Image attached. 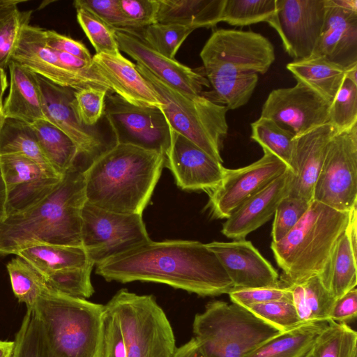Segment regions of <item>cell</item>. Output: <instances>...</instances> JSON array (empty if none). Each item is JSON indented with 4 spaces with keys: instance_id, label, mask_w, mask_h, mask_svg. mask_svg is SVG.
<instances>
[{
    "instance_id": "obj_1",
    "label": "cell",
    "mask_w": 357,
    "mask_h": 357,
    "mask_svg": "<svg viewBox=\"0 0 357 357\" xmlns=\"http://www.w3.org/2000/svg\"><path fill=\"white\" fill-rule=\"evenodd\" d=\"M96 273L109 282L162 283L201 296L234 289L215 254L197 241L149 240L96 265Z\"/></svg>"
},
{
    "instance_id": "obj_2",
    "label": "cell",
    "mask_w": 357,
    "mask_h": 357,
    "mask_svg": "<svg viewBox=\"0 0 357 357\" xmlns=\"http://www.w3.org/2000/svg\"><path fill=\"white\" fill-rule=\"evenodd\" d=\"M84 171L77 164L43 201L0 222L1 255L42 244L82 245V214L86 202Z\"/></svg>"
},
{
    "instance_id": "obj_3",
    "label": "cell",
    "mask_w": 357,
    "mask_h": 357,
    "mask_svg": "<svg viewBox=\"0 0 357 357\" xmlns=\"http://www.w3.org/2000/svg\"><path fill=\"white\" fill-rule=\"evenodd\" d=\"M165 167V156L115 144L84 171L86 202L125 214L142 215Z\"/></svg>"
},
{
    "instance_id": "obj_4",
    "label": "cell",
    "mask_w": 357,
    "mask_h": 357,
    "mask_svg": "<svg viewBox=\"0 0 357 357\" xmlns=\"http://www.w3.org/2000/svg\"><path fill=\"white\" fill-rule=\"evenodd\" d=\"M349 212L313 200L296 225L282 239L271 242L273 256L282 271V284H300L324 271L347 228Z\"/></svg>"
},
{
    "instance_id": "obj_5",
    "label": "cell",
    "mask_w": 357,
    "mask_h": 357,
    "mask_svg": "<svg viewBox=\"0 0 357 357\" xmlns=\"http://www.w3.org/2000/svg\"><path fill=\"white\" fill-rule=\"evenodd\" d=\"M33 310L57 357H100L105 305L50 287Z\"/></svg>"
},
{
    "instance_id": "obj_6",
    "label": "cell",
    "mask_w": 357,
    "mask_h": 357,
    "mask_svg": "<svg viewBox=\"0 0 357 357\" xmlns=\"http://www.w3.org/2000/svg\"><path fill=\"white\" fill-rule=\"evenodd\" d=\"M194 338L204 357H246L282 333L235 303L209 302L193 321Z\"/></svg>"
},
{
    "instance_id": "obj_7",
    "label": "cell",
    "mask_w": 357,
    "mask_h": 357,
    "mask_svg": "<svg viewBox=\"0 0 357 357\" xmlns=\"http://www.w3.org/2000/svg\"><path fill=\"white\" fill-rule=\"evenodd\" d=\"M136 68L157 92L171 128L222 163L221 150L229 130L228 109L201 94H189L172 86L139 64Z\"/></svg>"
},
{
    "instance_id": "obj_8",
    "label": "cell",
    "mask_w": 357,
    "mask_h": 357,
    "mask_svg": "<svg viewBox=\"0 0 357 357\" xmlns=\"http://www.w3.org/2000/svg\"><path fill=\"white\" fill-rule=\"evenodd\" d=\"M105 305L119 318L126 357H172L176 348L174 332L153 296L122 289Z\"/></svg>"
},
{
    "instance_id": "obj_9",
    "label": "cell",
    "mask_w": 357,
    "mask_h": 357,
    "mask_svg": "<svg viewBox=\"0 0 357 357\" xmlns=\"http://www.w3.org/2000/svg\"><path fill=\"white\" fill-rule=\"evenodd\" d=\"M206 79L264 74L275 61L271 42L252 31L217 29L199 54Z\"/></svg>"
},
{
    "instance_id": "obj_10",
    "label": "cell",
    "mask_w": 357,
    "mask_h": 357,
    "mask_svg": "<svg viewBox=\"0 0 357 357\" xmlns=\"http://www.w3.org/2000/svg\"><path fill=\"white\" fill-rule=\"evenodd\" d=\"M82 245L94 266L149 240L142 215L107 211L86 202Z\"/></svg>"
},
{
    "instance_id": "obj_11",
    "label": "cell",
    "mask_w": 357,
    "mask_h": 357,
    "mask_svg": "<svg viewBox=\"0 0 357 357\" xmlns=\"http://www.w3.org/2000/svg\"><path fill=\"white\" fill-rule=\"evenodd\" d=\"M313 200L345 212L357 204V123L329 142Z\"/></svg>"
},
{
    "instance_id": "obj_12",
    "label": "cell",
    "mask_w": 357,
    "mask_h": 357,
    "mask_svg": "<svg viewBox=\"0 0 357 357\" xmlns=\"http://www.w3.org/2000/svg\"><path fill=\"white\" fill-rule=\"evenodd\" d=\"M104 115L115 144H130L165 156L171 142V127L161 109L132 105L115 93L107 94Z\"/></svg>"
},
{
    "instance_id": "obj_13",
    "label": "cell",
    "mask_w": 357,
    "mask_h": 357,
    "mask_svg": "<svg viewBox=\"0 0 357 357\" xmlns=\"http://www.w3.org/2000/svg\"><path fill=\"white\" fill-rule=\"evenodd\" d=\"M289 169L284 162L267 151H264V155L249 165L226 168L220 185L208 192L207 208L211 215L214 218L227 219L248 199Z\"/></svg>"
},
{
    "instance_id": "obj_14",
    "label": "cell",
    "mask_w": 357,
    "mask_h": 357,
    "mask_svg": "<svg viewBox=\"0 0 357 357\" xmlns=\"http://www.w3.org/2000/svg\"><path fill=\"white\" fill-rule=\"evenodd\" d=\"M326 0H276V12L268 22L294 60L311 56L321 36Z\"/></svg>"
},
{
    "instance_id": "obj_15",
    "label": "cell",
    "mask_w": 357,
    "mask_h": 357,
    "mask_svg": "<svg viewBox=\"0 0 357 357\" xmlns=\"http://www.w3.org/2000/svg\"><path fill=\"white\" fill-rule=\"evenodd\" d=\"M331 104L303 83L273 89L260 116L270 119L295 137L328 122Z\"/></svg>"
},
{
    "instance_id": "obj_16",
    "label": "cell",
    "mask_w": 357,
    "mask_h": 357,
    "mask_svg": "<svg viewBox=\"0 0 357 357\" xmlns=\"http://www.w3.org/2000/svg\"><path fill=\"white\" fill-rule=\"evenodd\" d=\"M44 31L38 26L25 25L11 61L63 87L77 91L95 86L107 89L112 93L109 84L98 73L79 74L66 68L57 52L47 46Z\"/></svg>"
},
{
    "instance_id": "obj_17",
    "label": "cell",
    "mask_w": 357,
    "mask_h": 357,
    "mask_svg": "<svg viewBox=\"0 0 357 357\" xmlns=\"http://www.w3.org/2000/svg\"><path fill=\"white\" fill-rule=\"evenodd\" d=\"M165 167L172 172L181 189L204 190L207 193L220 185L226 169L222 163L172 128Z\"/></svg>"
},
{
    "instance_id": "obj_18",
    "label": "cell",
    "mask_w": 357,
    "mask_h": 357,
    "mask_svg": "<svg viewBox=\"0 0 357 357\" xmlns=\"http://www.w3.org/2000/svg\"><path fill=\"white\" fill-rule=\"evenodd\" d=\"M45 120L66 134L77 145L80 156L91 162L112 146L100 133L82 126L71 106L75 90L59 86L38 75ZM88 165V166H89Z\"/></svg>"
},
{
    "instance_id": "obj_19",
    "label": "cell",
    "mask_w": 357,
    "mask_h": 357,
    "mask_svg": "<svg viewBox=\"0 0 357 357\" xmlns=\"http://www.w3.org/2000/svg\"><path fill=\"white\" fill-rule=\"evenodd\" d=\"M312 54L347 70L357 66L356 0H326L324 24Z\"/></svg>"
},
{
    "instance_id": "obj_20",
    "label": "cell",
    "mask_w": 357,
    "mask_h": 357,
    "mask_svg": "<svg viewBox=\"0 0 357 357\" xmlns=\"http://www.w3.org/2000/svg\"><path fill=\"white\" fill-rule=\"evenodd\" d=\"M206 245L225 268L233 289L280 284L278 272L250 241L244 238L230 242L213 241Z\"/></svg>"
},
{
    "instance_id": "obj_21",
    "label": "cell",
    "mask_w": 357,
    "mask_h": 357,
    "mask_svg": "<svg viewBox=\"0 0 357 357\" xmlns=\"http://www.w3.org/2000/svg\"><path fill=\"white\" fill-rule=\"evenodd\" d=\"M115 34L120 51L172 86L192 95H200L204 87H210L206 77L197 69L159 54L135 35L117 30Z\"/></svg>"
},
{
    "instance_id": "obj_22",
    "label": "cell",
    "mask_w": 357,
    "mask_h": 357,
    "mask_svg": "<svg viewBox=\"0 0 357 357\" xmlns=\"http://www.w3.org/2000/svg\"><path fill=\"white\" fill-rule=\"evenodd\" d=\"M337 130L325 123L295 137L290 165L293 178L287 196L313 201V192L326 149Z\"/></svg>"
},
{
    "instance_id": "obj_23",
    "label": "cell",
    "mask_w": 357,
    "mask_h": 357,
    "mask_svg": "<svg viewBox=\"0 0 357 357\" xmlns=\"http://www.w3.org/2000/svg\"><path fill=\"white\" fill-rule=\"evenodd\" d=\"M293 178L290 169L248 199L225 222L222 233L233 240L244 239L268 222L289 192Z\"/></svg>"
},
{
    "instance_id": "obj_24",
    "label": "cell",
    "mask_w": 357,
    "mask_h": 357,
    "mask_svg": "<svg viewBox=\"0 0 357 357\" xmlns=\"http://www.w3.org/2000/svg\"><path fill=\"white\" fill-rule=\"evenodd\" d=\"M92 62L109 84L112 93L136 106L162 109V103L155 90L137 70L136 64L121 54H96Z\"/></svg>"
},
{
    "instance_id": "obj_25",
    "label": "cell",
    "mask_w": 357,
    "mask_h": 357,
    "mask_svg": "<svg viewBox=\"0 0 357 357\" xmlns=\"http://www.w3.org/2000/svg\"><path fill=\"white\" fill-rule=\"evenodd\" d=\"M8 67L10 72V90L3 104L6 118L15 119L29 124L45 119L37 74L14 61H11Z\"/></svg>"
},
{
    "instance_id": "obj_26",
    "label": "cell",
    "mask_w": 357,
    "mask_h": 357,
    "mask_svg": "<svg viewBox=\"0 0 357 357\" xmlns=\"http://www.w3.org/2000/svg\"><path fill=\"white\" fill-rule=\"evenodd\" d=\"M226 0H158L156 23L211 28L221 22Z\"/></svg>"
},
{
    "instance_id": "obj_27",
    "label": "cell",
    "mask_w": 357,
    "mask_h": 357,
    "mask_svg": "<svg viewBox=\"0 0 357 357\" xmlns=\"http://www.w3.org/2000/svg\"><path fill=\"white\" fill-rule=\"evenodd\" d=\"M297 82L309 86L332 103L346 76L347 69L326 58L312 54L287 65Z\"/></svg>"
},
{
    "instance_id": "obj_28",
    "label": "cell",
    "mask_w": 357,
    "mask_h": 357,
    "mask_svg": "<svg viewBox=\"0 0 357 357\" xmlns=\"http://www.w3.org/2000/svg\"><path fill=\"white\" fill-rule=\"evenodd\" d=\"M15 255L29 264L44 279L57 271L84 266L90 261L82 245H36L20 250Z\"/></svg>"
},
{
    "instance_id": "obj_29",
    "label": "cell",
    "mask_w": 357,
    "mask_h": 357,
    "mask_svg": "<svg viewBox=\"0 0 357 357\" xmlns=\"http://www.w3.org/2000/svg\"><path fill=\"white\" fill-rule=\"evenodd\" d=\"M327 324L328 321L304 323L271 338L246 357H305Z\"/></svg>"
},
{
    "instance_id": "obj_30",
    "label": "cell",
    "mask_w": 357,
    "mask_h": 357,
    "mask_svg": "<svg viewBox=\"0 0 357 357\" xmlns=\"http://www.w3.org/2000/svg\"><path fill=\"white\" fill-rule=\"evenodd\" d=\"M356 252L346 231L335 243L324 271L319 275L335 299L356 287Z\"/></svg>"
},
{
    "instance_id": "obj_31",
    "label": "cell",
    "mask_w": 357,
    "mask_h": 357,
    "mask_svg": "<svg viewBox=\"0 0 357 357\" xmlns=\"http://www.w3.org/2000/svg\"><path fill=\"white\" fill-rule=\"evenodd\" d=\"M31 126L46 159L59 176L76 166L80 157L79 149L66 134L45 119Z\"/></svg>"
},
{
    "instance_id": "obj_32",
    "label": "cell",
    "mask_w": 357,
    "mask_h": 357,
    "mask_svg": "<svg viewBox=\"0 0 357 357\" xmlns=\"http://www.w3.org/2000/svg\"><path fill=\"white\" fill-rule=\"evenodd\" d=\"M20 154L37 162L45 172L59 176L46 159L31 124L6 118L0 133V155Z\"/></svg>"
},
{
    "instance_id": "obj_33",
    "label": "cell",
    "mask_w": 357,
    "mask_h": 357,
    "mask_svg": "<svg viewBox=\"0 0 357 357\" xmlns=\"http://www.w3.org/2000/svg\"><path fill=\"white\" fill-rule=\"evenodd\" d=\"M289 287L292 303L303 323L330 320L335 299L319 275Z\"/></svg>"
},
{
    "instance_id": "obj_34",
    "label": "cell",
    "mask_w": 357,
    "mask_h": 357,
    "mask_svg": "<svg viewBox=\"0 0 357 357\" xmlns=\"http://www.w3.org/2000/svg\"><path fill=\"white\" fill-rule=\"evenodd\" d=\"M258 79L257 74L210 78L208 81L213 89L202 91L201 95L215 103L223 104L228 110L235 109L247 104Z\"/></svg>"
},
{
    "instance_id": "obj_35",
    "label": "cell",
    "mask_w": 357,
    "mask_h": 357,
    "mask_svg": "<svg viewBox=\"0 0 357 357\" xmlns=\"http://www.w3.org/2000/svg\"><path fill=\"white\" fill-rule=\"evenodd\" d=\"M18 0H0V69L8 66L23 27L29 24L31 10L20 11Z\"/></svg>"
},
{
    "instance_id": "obj_36",
    "label": "cell",
    "mask_w": 357,
    "mask_h": 357,
    "mask_svg": "<svg viewBox=\"0 0 357 357\" xmlns=\"http://www.w3.org/2000/svg\"><path fill=\"white\" fill-rule=\"evenodd\" d=\"M6 268L15 297L26 305L27 310H33L38 298L50 288L45 280L19 257L10 261Z\"/></svg>"
},
{
    "instance_id": "obj_37",
    "label": "cell",
    "mask_w": 357,
    "mask_h": 357,
    "mask_svg": "<svg viewBox=\"0 0 357 357\" xmlns=\"http://www.w3.org/2000/svg\"><path fill=\"white\" fill-rule=\"evenodd\" d=\"M251 138L282 162L290 169L294 149V135L273 120L260 116L251 123Z\"/></svg>"
},
{
    "instance_id": "obj_38",
    "label": "cell",
    "mask_w": 357,
    "mask_h": 357,
    "mask_svg": "<svg viewBox=\"0 0 357 357\" xmlns=\"http://www.w3.org/2000/svg\"><path fill=\"white\" fill-rule=\"evenodd\" d=\"M312 350L315 357H356L357 333L345 323L329 320Z\"/></svg>"
},
{
    "instance_id": "obj_39",
    "label": "cell",
    "mask_w": 357,
    "mask_h": 357,
    "mask_svg": "<svg viewBox=\"0 0 357 357\" xmlns=\"http://www.w3.org/2000/svg\"><path fill=\"white\" fill-rule=\"evenodd\" d=\"M12 357H57L50 348L42 324L33 310H27L15 337Z\"/></svg>"
},
{
    "instance_id": "obj_40",
    "label": "cell",
    "mask_w": 357,
    "mask_h": 357,
    "mask_svg": "<svg viewBox=\"0 0 357 357\" xmlns=\"http://www.w3.org/2000/svg\"><path fill=\"white\" fill-rule=\"evenodd\" d=\"M276 12V0H226L221 22L243 26L268 23Z\"/></svg>"
},
{
    "instance_id": "obj_41",
    "label": "cell",
    "mask_w": 357,
    "mask_h": 357,
    "mask_svg": "<svg viewBox=\"0 0 357 357\" xmlns=\"http://www.w3.org/2000/svg\"><path fill=\"white\" fill-rule=\"evenodd\" d=\"M194 28L176 24L155 23L145 27L140 39L149 47L171 59Z\"/></svg>"
},
{
    "instance_id": "obj_42",
    "label": "cell",
    "mask_w": 357,
    "mask_h": 357,
    "mask_svg": "<svg viewBox=\"0 0 357 357\" xmlns=\"http://www.w3.org/2000/svg\"><path fill=\"white\" fill-rule=\"evenodd\" d=\"M62 177L44 176L9 190L6 217L24 211L43 201L56 188Z\"/></svg>"
},
{
    "instance_id": "obj_43",
    "label": "cell",
    "mask_w": 357,
    "mask_h": 357,
    "mask_svg": "<svg viewBox=\"0 0 357 357\" xmlns=\"http://www.w3.org/2000/svg\"><path fill=\"white\" fill-rule=\"evenodd\" d=\"M94 264L89 261L84 266L65 269L45 278L48 286L63 294L86 299L94 293L91 273Z\"/></svg>"
},
{
    "instance_id": "obj_44",
    "label": "cell",
    "mask_w": 357,
    "mask_h": 357,
    "mask_svg": "<svg viewBox=\"0 0 357 357\" xmlns=\"http://www.w3.org/2000/svg\"><path fill=\"white\" fill-rule=\"evenodd\" d=\"M76 12L77 22L96 54H121L114 28L85 8H76Z\"/></svg>"
},
{
    "instance_id": "obj_45",
    "label": "cell",
    "mask_w": 357,
    "mask_h": 357,
    "mask_svg": "<svg viewBox=\"0 0 357 357\" xmlns=\"http://www.w3.org/2000/svg\"><path fill=\"white\" fill-rule=\"evenodd\" d=\"M328 122L338 132L357 123V83L347 76L330 105Z\"/></svg>"
},
{
    "instance_id": "obj_46",
    "label": "cell",
    "mask_w": 357,
    "mask_h": 357,
    "mask_svg": "<svg viewBox=\"0 0 357 357\" xmlns=\"http://www.w3.org/2000/svg\"><path fill=\"white\" fill-rule=\"evenodd\" d=\"M0 166L7 192L23 184L49 175L35 161L20 154L0 155Z\"/></svg>"
},
{
    "instance_id": "obj_47",
    "label": "cell",
    "mask_w": 357,
    "mask_h": 357,
    "mask_svg": "<svg viewBox=\"0 0 357 357\" xmlns=\"http://www.w3.org/2000/svg\"><path fill=\"white\" fill-rule=\"evenodd\" d=\"M107 89L88 86L75 91L71 106L79 122L92 128L104 115Z\"/></svg>"
},
{
    "instance_id": "obj_48",
    "label": "cell",
    "mask_w": 357,
    "mask_h": 357,
    "mask_svg": "<svg viewBox=\"0 0 357 357\" xmlns=\"http://www.w3.org/2000/svg\"><path fill=\"white\" fill-rule=\"evenodd\" d=\"M246 308L282 332L291 330L304 324L291 301L281 300L253 304Z\"/></svg>"
},
{
    "instance_id": "obj_49",
    "label": "cell",
    "mask_w": 357,
    "mask_h": 357,
    "mask_svg": "<svg viewBox=\"0 0 357 357\" xmlns=\"http://www.w3.org/2000/svg\"><path fill=\"white\" fill-rule=\"evenodd\" d=\"M73 6L86 9L115 30L140 38L139 33L123 14L119 0H76Z\"/></svg>"
},
{
    "instance_id": "obj_50",
    "label": "cell",
    "mask_w": 357,
    "mask_h": 357,
    "mask_svg": "<svg viewBox=\"0 0 357 357\" xmlns=\"http://www.w3.org/2000/svg\"><path fill=\"white\" fill-rule=\"evenodd\" d=\"M312 202L287 196L279 204L274 213L271 229L272 242L285 236L300 221Z\"/></svg>"
},
{
    "instance_id": "obj_51",
    "label": "cell",
    "mask_w": 357,
    "mask_h": 357,
    "mask_svg": "<svg viewBox=\"0 0 357 357\" xmlns=\"http://www.w3.org/2000/svg\"><path fill=\"white\" fill-rule=\"evenodd\" d=\"M100 357H126L123 333L116 314L105 305Z\"/></svg>"
},
{
    "instance_id": "obj_52",
    "label": "cell",
    "mask_w": 357,
    "mask_h": 357,
    "mask_svg": "<svg viewBox=\"0 0 357 357\" xmlns=\"http://www.w3.org/2000/svg\"><path fill=\"white\" fill-rule=\"evenodd\" d=\"M228 294L232 303L245 307L274 301H292L290 287L281 283L277 287L232 289Z\"/></svg>"
},
{
    "instance_id": "obj_53",
    "label": "cell",
    "mask_w": 357,
    "mask_h": 357,
    "mask_svg": "<svg viewBox=\"0 0 357 357\" xmlns=\"http://www.w3.org/2000/svg\"><path fill=\"white\" fill-rule=\"evenodd\" d=\"M119 4L123 14L140 36L145 27L156 23L158 0H119Z\"/></svg>"
},
{
    "instance_id": "obj_54",
    "label": "cell",
    "mask_w": 357,
    "mask_h": 357,
    "mask_svg": "<svg viewBox=\"0 0 357 357\" xmlns=\"http://www.w3.org/2000/svg\"><path fill=\"white\" fill-rule=\"evenodd\" d=\"M44 36L46 45L50 48L92 62V56L82 42L52 30H45Z\"/></svg>"
},
{
    "instance_id": "obj_55",
    "label": "cell",
    "mask_w": 357,
    "mask_h": 357,
    "mask_svg": "<svg viewBox=\"0 0 357 357\" xmlns=\"http://www.w3.org/2000/svg\"><path fill=\"white\" fill-rule=\"evenodd\" d=\"M357 314L356 287L335 300L330 314V320L346 323L355 319Z\"/></svg>"
},
{
    "instance_id": "obj_56",
    "label": "cell",
    "mask_w": 357,
    "mask_h": 357,
    "mask_svg": "<svg viewBox=\"0 0 357 357\" xmlns=\"http://www.w3.org/2000/svg\"><path fill=\"white\" fill-rule=\"evenodd\" d=\"M172 357H204L196 340L192 337L188 342L176 347Z\"/></svg>"
},
{
    "instance_id": "obj_57",
    "label": "cell",
    "mask_w": 357,
    "mask_h": 357,
    "mask_svg": "<svg viewBox=\"0 0 357 357\" xmlns=\"http://www.w3.org/2000/svg\"><path fill=\"white\" fill-rule=\"evenodd\" d=\"M7 197V188L3 178L0 166V222H1L6 218V206Z\"/></svg>"
},
{
    "instance_id": "obj_58",
    "label": "cell",
    "mask_w": 357,
    "mask_h": 357,
    "mask_svg": "<svg viewBox=\"0 0 357 357\" xmlns=\"http://www.w3.org/2000/svg\"><path fill=\"white\" fill-rule=\"evenodd\" d=\"M14 347V341L0 340V357H12Z\"/></svg>"
},
{
    "instance_id": "obj_59",
    "label": "cell",
    "mask_w": 357,
    "mask_h": 357,
    "mask_svg": "<svg viewBox=\"0 0 357 357\" xmlns=\"http://www.w3.org/2000/svg\"><path fill=\"white\" fill-rule=\"evenodd\" d=\"M7 87L8 81L6 72L4 69H0V100L2 99Z\"/></svg>"
},
{
    "instance_id": "obj_60",
    "label": "cell",
    "mask_w": 357,
    "mask_h": 357,
    "mask_svg": "<svg viewBox=\"0 0 357 357\" xmlns=\"http://www.w3.org/2000/svg\"><path fill=\"white\" fill-rule=\"evenodd\" d=\"M3 100H0V133H1V129L3 128V123H4V121H5V119H6V116L3 114Z\"/></svg>"
},
{
    "instance_id": "obj_61",
    "label": "cell",
    "mask_w": 357,
    "mask_h": 357,
    "mask_svg": "<svg viewBox=\"0 0 357 357\" xmlns=\"http://www.w3.org/2000/svg\"><path fill=\"white\" fill-rule=\"evenodd\" d=\"M305 357H315L314 354L313 352V350L312 349L310 351V352L307 356H305Z\"/></svg>"
}]
</instances>
